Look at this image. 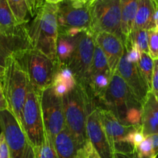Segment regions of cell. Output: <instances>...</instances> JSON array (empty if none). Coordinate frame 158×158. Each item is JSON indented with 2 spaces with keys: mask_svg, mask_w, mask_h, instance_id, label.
<instances>
[{
  "mask_svg": "<svg viewBox=\"0 0 158 158\" xmlns=\"http://www.w3.org/2000/svg\"><path fill=\"white\" fill-rule=\"evenodd\" d=\"M100 106L112 113L123 124L141 126L143 103L117 72L113 75Z\"/></svg>",
  "mask_w": 158,
  "mask_h": 158,
  "instance_id": "6da1fadb",
  "label": "cell"
},
{
  "mask_svg": "<svg viewBox=\"0 0 158 158\" xmlns=\"http://www.w3.org/2000/svg\"><path fill=\"white\" fill-rule=\"evenodd\" d=\"M57 11L58 5L45 2L33 17L30 24H28V34L32 48L58 63Z\"/></svg>",
  "mask_w": 158,
  "mask_h": 158,
  "instance_id": "7a4b0ae2",
  "label": "cell"
},
{
  "mask_svg": "<svg viewBox=\"0 0 158 158\" xmlns=\"http://www.w3.org/2000/svg\"><path fill=\"white\" fill-rule=\"evenodd\" d=\"M95 100L84 86L77 83L73 89L63 97L66 125L82 148L88 140L87 117Z\"/></svg>",
  "mask_w": 158,
  "mask_h": 158,
  "instance_id": "3957f363",
  "label": "cell"
},
{
  "mask_svg": "<svg viewBox=\"0 0 158 158\" xmlns=\"http://www.w3.org/2000/svg\"><path fill=\"white\" fill-rule=\"evenodd\" d=\"M0 80L7 103V110L13 114L23 129V111L27 95L29 79L26 71L13 56L6 61Z\"/></svg>",
  "mask_w": 158,
  "mask_h": 158,
  "instance_id": "277c9868",
  "label": "cell"
},
{
  "mask_svg": "<svg viewBox=\"0 0 158 158\" xmlns=\"http://www.w3.org/2000/svg\"><path fill=\"white\" fill-rule=\"evenodd\" d=\"M28 76L29 81L40 92L52 86L59 63L40 51L30 48L13 56Z\"/></svg>",
  "mask_w": 158,
  "mask_h": 158,
  "instance_id": "5b68a950",
  "label": "cell"
},
{
  "mask_svg": "<svg viewBox=\"0 0 158 158\" xmlns=\"http://www.w3.org/2000/svg\"><path fill=\"white\" fill-rule=\"evenodd\" d=\"M94 35L106 32L123 40L121 31V0H90L88 3Z\"/></svg>",
  "mask_w": 158,
  "mask_h": 158,
  "instance_id": "8992f818",
  "label": "cell"
},
{
  "mask_svg": "<svg viewBox=\"0 0 158 158\" xmlns=\"http://www.w3.org/2000/svg\"><path fill=\"white\" fill-rule=\"evenodd\" d=\"M41 94L29 81L23 111V130L33 147L34 151L43 145L46 137L41 109Z\"/></svg>",
  "mask_w": 158,
  "mask_h": 158,
  "instance_id": "52a82bcc",
  "label": "cell"
},
{
  "mask_svg": "<svg viewBox=\"0 0 158 158\" xmlns=\"http://www.w3.org/2000/svg\"><path fill=\"white\" fill-rule=\"evenodd\" d=\"M102 123L114 154H134V135L142 126H127L120 123L115 116L108 110L100 106Z\"/></svg>",
  "mask_w": 158,
  "mask_h": 158,
  "instance_id": "ba28073f",
  "label": "cell"
},
{
  "mask_svg": "<svg viewBox=\"0 0 158 158\" xmlns=\"http://www.w3.org/2000/svg\"><path fill=\"white\" fill-rule=\"evenodd\" d=\"M95 43V35L91 30L80 32L76 36L75 49L66 64L72 70L77 83L85 88H87L89 83Z\"/></svg>",
  "mask_w": 158,
  "mask_h": 158,
  "instance_id": "9c48e42d",
  "label": "cell"
},
{
  "mask_svg": "<svg viewBox=\"0 0 158 158\" xmlns=\"http://www.w3.org/2000/svg\"><path fill=\"white\" fill-rule=\"evenodd\" d=\"M0 128L11 158H35L33 147L18 120L8 110H0Z\"/></svg>",
  "mask_w": 158,
  "mask_h": 158,
  "instance_id": "30bf717a",
  "label": "cell"
},
{
  "mask_svg": "<svg viewBox=\"0 0 158 158\" xmlns=\"http://www.w3.org/2000/svg\"><path fill=\"white\" fill-rule=\"evenodd\" d=\"M57 5L59 35L75 37L80 32L90 30L91 19L88 6L75 7L68 0H63Z\"/></svg>",
  "mask_w": 158,
  "mask_h": 158,
  "instance_id": "8fae6325",
  "label": "cell"
},
{
  "mask_svg": "<svg viewBox=\"0 0 158 158\" xmlns=\"http://www.w3.org/2000/svg\"><path fill=\"white\" fill-rule=\"evenodd\" d=\"M41 109L45 131L54 143L56 136L66 127L63 97L55 94L52 86L41 94Z\"/></svg>",
  "mask_w": 158,
  "mask_h": 158,
  "instance_id": "7c38bea8",
  "label": "cell"
},
{
  "mask_svg": "<svg viewBox=\"0 0 158 158\" xmlns=\"http://www.w3.org/2000/svg\"><path fill=\"white\" fill-rule=\"evenodd\" d=\"M112 77L113 74L103 50L97 43H95L94 60L86 89L98 102L99 105L109 87Z\"/></svg>",
  "mask_w": 158,
  "mask_h": 158,
  "instance_id": "4fadbf2b",
  "label": "cell"
},
{
  "mask_svg": "<svg viewBox=\"0 0 158 158\" xmlns=\"http://www.w3.org/2000/svg\"><path fill=\"white\" fill-rule=\"evenodd\" d=\"M86 134L101 158H114L115 154L106 137L100 117V105L97 100L94 102L88 114Z\"/></svg>",
  "mask_w": 158,
  "mask_h": 158,
  "instance_id": "5bb4252c",
  "label": "cell"
},
{
  "mask_svg": "<svg viewBox=\"0 0 158 158\" xmlns=\"http://www.w3.org/2000/svg\"><path fill=\"white\" fill-rule=\"evenodd\" d=\"M117 73L124 80L139 100L144 103L151 91L140 73L137 63H131L128 60L125 50L119 63Z\"/></svg>",
  "mask_w": 158,
  "mask_h": 158,
  "instance_id": "9a60e30c",
  "label": "cell"
},
{
  "mask_svg": "<svg viewBox=\"0 0 158 158\" xmlns=\"http://www.w3.org/2000/svg\"><path fill=\"white\" fill-rule=\"evenodd\" d=\"M32 48L27 29L18 35H8L0 32V80L4 73L6 61L10 56Z\"/></svg>",
  "mask_w": 158,
  "mask_h": 158,
  "instance_id": "2e32d148",
  "label": "cell"
},
{
  "mask_svg": "<svg viewBox=\"0 0 158 158\" xmlns=\"http://www.w3.org/2000/svg\"><path fill=\"white\" fill-rule=\"evenodd\" d=\"M95 42L103 50L114 75L117 72L119 63L124 53L125 46L123 40L112 33L101 32L95 35Z\"/></svg>",
  "mask_w": 158,
  "mask_h": 158,
  "instance_id": "e0dca14e",
  "label": "cell"
},
{
  "mask_svg": "<svg viewBox=\"0 0 158 158\" xmlns=\"http://www.w3.org/2000/svg\"><path fill=\"white\" fill-rule=\"evenodd\" d=\"M54 144L59 158H84V148L79 145L67 127L56 136Z\"/></svg>",
  "mask_w": 158,
  "mask_h": 158,
  "instance_id": "ac0fdd59",
  "label": "cell"
},
{
  "mask_svg": "<svg viewBox=\"0 0 158 158\" xmlns=\"http://www.w3.org/2000/svg\"><path fill=\"white\" fill-rule=\"evenodd\" d=\"M157 6L158 0H140L132 31L155 29V12Z\"/></svg>",
  "mask_w": 158,
  "mask_h": 158,
  "instance_id": "d6986e66",
  "label": "cell"
},
{
  "mask_svg": "<svg viewBox=\"0 0 158 158\" xmlns=\"http://www.w3.org/2000/svg\"><path fill=\"white\" fill-rule=\"evenodd\" d=\"M141 126L145 137L158 134V101L151 93L143 103Z\"/></svg>",
  "mask_w": 158,
  "mask_h": 158,
  "instance_id": "ffe728a7",
  "label": "cell"
},
{
  "mask_svg": "<svg viewBox=\"0 0 158 158\" xmlns=\"http://www.w3.org/2000/svg\"><path fill=\"white\" fill-rule=\"evenodd\" d=\"M27 25H19L7 0H0V32L8 35H18L26 30Z\"/></svg>",
  "mask_w": 158,
  "mask_h": 158,
  "instance_id": "44dd1931",
  "label": "cell"
},
{
  "mask_svg": "<svg viewBox=\"0 0 158 158\" xmlns=\"http://www.w3.org/2000/svg\"><path fill=\"white\" fill-rule=\"evenodd\" d=\"M140 0H121V31L126 40L131 33Z\"/></svg>",
  "mask_w": 158,
  "mask_h": 158,
  "instance_id": "7402d4cb",
  "label": "cell"
},
{
  "mask_svg": "<svg viewBox=\"0 0 158 158\" xmlns=\"http://www.w3.org/2000/svg\"><path fill=\"white\" fill-rule=\"evenodd\" d=\"M76 36L59 35L57 40V60L58 63L67 64L75 49Z\"/></svg>",
  "mask_w": 158,
  "mask_h": 158,
  "instance_id": "603a6c76",
  "label": "cell"
},
{
  "mask_svg": "<svg viewBox=\"0 0 158 158\" xmlns=\"http://www.w3.org/2000/svg\"><path fill=\"white\" fill-rule=\"evenodd\" d=\"M7 2L19 25L28 24L31 14L26 0H7Z\"/></svg>",
  "mask_w": 158,
  "mask_h": 158,
  "instance_id": "cb8c5ba5",
  "label": "cell"
},
{
  "mask_svg": "<svg viewBox=\"0 0 158 158\" xmlns=\"http://www.w3.org/2000/svg\"><path fill=\"white\" fill-rule=\"evenodd\" d=\"M137 66L145 83H147L151 93L153 73H154V60L150 56L148 53L141 52L140 60L137 62Z\"/></svg>",
  "mask_w": 158,
  "mask_h": 158,
  "instance_id": "d4e9b609",
  "label": "cell"
},
{
  "mask_svg": "<svg viewBox=\"0 0 158 158\" xmlns=\"http://www.w3.org/2000/svg\"><path fill=\"white\" fill-rule=\"evenodd\" d=\"M126 41L137 48L140 52L149 54V30H133Z\"/></svg>",
  "mask_w": 158,
  "mask_h": 158,
  "instance_id": "484cf974",
  "label": "cell"
},
{
  "mask_svg": "<svg viewBox=\"0 0 158 158\" xmlns=\"http://www.w3.org/2000/svg\"><path fill=\"white\" fill-rule=\"evenodd\" d=\"M53 81H58L64 84L69 92L73 89L77 85V81L72 70L67 65L63 63H59Z\"/></svg>",
  "mask_w": 158,
  "mask_h": 158,
  "instance_id": "4316f807",
  "label": "cell"
},
{
  "mask_svg": "<svg viewBox=\"0 0 158 158\" xmlns=\"http://www.w3.org/2000/svg\"><path fill=\"white\" fill-rule=\"evenodd\" d=\"M35 158H59L55 144L46 132L44 143L39 149L35 150Z\"/></svg>",
  "mask_w": 158,
  "mask_h": 158,
  "instance_id": "83f0119b",
  "label": "cell"
},
{
  "mask_svg": "<svg viewBox=\"0 0 158 158\" xmlns=\"http://www.w3.org/2000/svg\"><path fill=\"white\" fill-rule=\"evenodd\" d=\"M136 154L138 158H156L149 137H145L143 141L136 148Z\"/></svg>",
  "mask_w": 158,
  "mask_h": 158,
  "instance_id": "f1b7e54d",
  "label": "cell"
},
{
  "mask_svg": "<svg viewBox=\"0 0 158 158\" xmlns=\"http://www.w3.org/2000/svg\"><path fill=\"white\" fill-rule=\"evenodd\" d=\"M149 55L154 60H158V29L149 30Z\"/></svg>",
  "mask_w": 158,
  "mask_h": 158,
  "instance_id": "f546056e",
  "label": "cell"
},
{
  "mask_svg": "<svg viewBox=\"0 0 158 158\" xmlns=\"http://www.w3.org/2000/svg\"><path fill=\"white\" fill-rule=\"evenodd\" d=\"M151 94L158 101V60H154V73L152 80Z\"/></svg>",
  "mask_w": 158,
  "mask_h": 158,
  "instance_id": "4dcf8cb0",
  "label": "cell"
},
{
  "mask_svg": "<svg viewBox=\"0 0 158 158\" xmlns=\"http://www.w3.org/2000/svg\"><path fill=\"white\" fill-rule=\"evenodd\" d=\"M84 158H101L89 139L84 146Z\"/></svg>",
  "mask_w": 158,
  "mask_h": 158,
  "instance_id": "1f68e13d",
  "label": "cell"
},
{
  "mask_svg": "<svg viewBox=\"0 0 158 158\" xmlns=\"http://www.w3.org/2000/svg\"><path fill=\"white\" fill-rule=\"evenodd\" d=\"M0 158H11L5 136L2 133L0 134Z\"/></svg>",
  "mask_w": 158,
  "mask_h": 158,
  "instance_id": "d6a6232c",
  "label": "cell"
},
{
  "mask_svg": "<svg viewBox=\"0 0 158 158\" xmlns=\"http://www.w3.org/2000/svg\"><path fill=\"white\" fill-rule=\"evenodd\" d=\"M46 2L45 0H30V4H29V12H30L31 16L33 18L40 8L43 6V4Z\"/></svg>",
  "mask_w": 158,
  "mask_h": 158,
  "instance_id": "836d02e7",
  "label": "cell"
},
{
  "mask_svg": "<svg viewBox=\"0 0 158 158\" xmlns=\"http://www.w3.org/2000/svg\"><path fill=\"white\" fill-rule=\"evenodd\" d=\"M150 139L151 140V143H152L153 146V150H154V156L156 157L158 155V134H154V135L149 136Z\"/></svg>",
  "mask_w": 158,
  "mask_h": 158,
  "instance_id": "e575fe53",
  "label": "cell"
},
{
  "mask_svg": "<svg viewBox=\"0 0 158 158\" xmlns=\"http://www.w3.org/2000/svg\"><path fill=\"white\" fill-rule=\"evenodd\" d=\"M75 7H84L87 6L90 0H68Z\"/></svg>",
  "mask_w": 158,
  "mask_h": 158,
  "instance_id": "d590c367",
  "label": "cell"
},
{
  "mask_svg": "<svg viewBox=\"0 0 158 158\" xmlns=\"http://www.w3.org/2000/svg\"><path fill=\"white\" fill-rule=\"evenodd\" d=\"M7 103H6V98L4 97V94L2 88H0V110H7Z\"/></svg>",
  "mask_w": 158,
  "mask_h": 158,
  "instance_id": "8d00e7d4",
  "label": "cell"
},
{
  "mask_svg": "<svg viewBox=\"0 0 158 158\" xmlns=\"http://www.w3.org/2000/svg\"><path fill=\"white\" fill-rule=\"evenodd\" d=\"M114 158H138L137 154H119L116 153L114 155Z\"/></svg>",
  "mask_w": 158,
  "mask_h": 158,
  "instance_id": "74e56055",
  "label": "cell"
},
{
  "mask_svg": "<svg viewBox=\"0 0 158 158\" xmlns=\"http://www.w3.org/2000/svg\"><path fill=\"white\" fill-rule=\"evenodd\" d=\"M45 2L48 3H52V4H59L63 2V0H45Z\"/></svg>",
  "mask_w": 158,
  "mask_h": 158,
  "instance_id": "f35d334b",
  "label": "cell"
},
{
  "mask_svg": "<svg viewBox=\"0 0 158 158\" xmlns=\"http://www.w3.org/2000/svg\"><path fill=\"white\" fill-rule=\"evenodd\" d=\"M28 3V6H29V4H30V0H26Z\"/></svg>",
  "mask_w": 158,
  "mask_h": 158,
  "instance_id": "ab89813d",
  "label": "cell"
},
{
  "mask_svg": "<svg viewBox=\"0 0 158 158\" xmlns=\"http://www.w3.org/2000/svg\"><path fill=\"white\" fill-rule=\"evenodd\" d=\"M0 88H2V82H1V80H0Z\"/></svg>",
  "mask_w": 158,
  "mask_h": 158,
  "instance_id": "60d3db41",
  "label": "cell"
},
{
  "mask_svg": "<svg viewBox=\"0 0 158 158\" xmlns=\"http://www.w3.org/2000/svg\"><path fill=\"white\" fill-rule=\"evenodd\" d=\"M156 158H157V157H156Z\"/></svg>",
  "mask_w": 158,
  "mask_h": 158,
  "instance_id": "b9f144b4",
  "label": "cell"
}]
</instances>
